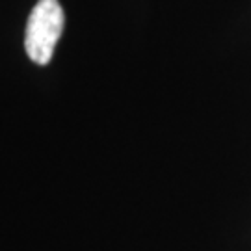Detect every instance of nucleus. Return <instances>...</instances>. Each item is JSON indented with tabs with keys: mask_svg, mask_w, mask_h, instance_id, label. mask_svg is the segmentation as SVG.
Listing matches in <instances>:
<instances>
[{
	"mask_svg": "<svg viewBox=\"0 0 251 251\" xmlns=\"http://www.w3.org/2000/svg\"><path fill=\"white\" fill-rule=\"evenodd\" d=\"M65 15L58 0H39L26 23L25 49L30 60L47 65L54 54V47L63 32Z\"/></svg>",
	"mask_w": 251,
	"mask_h": 251,
	"instance_id": "obj_1",
	"label": "nucleus"
}]
</instances>
